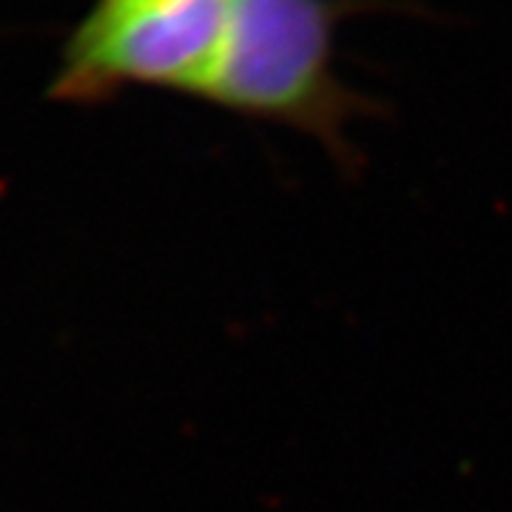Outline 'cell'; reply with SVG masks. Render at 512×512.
<instances>
[{"instance_id": "obj_1", "label": "cell", "mask_w": 512, "mask_h": 512, "mask_svg": "<svg viewBox=\"0 0 512 512\" xmlns=\"http://www.w3.org/2000/svg\"><path fill=\"white\" fill-rule=\"evenodd\" d=\"M336 6L330 0H231L208 103L311 134L350 171V123L370 103L333 69Z\"/></svg>"}, {"instance_id": "obj_2", "label": "cell", "mask_w": 512, "mask_h": 512, "mask_svg": "<svg viewBox=\"0 0 512 512\" xmlns=\"http://www.w3.org/2000/svg\"><path fill=\"white\" fill-rule=\"evenodd\" d=\"M231 0H94L52 83L60 103H100L128 86L205 97Z\"/></svg>"}]
</instances>
